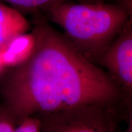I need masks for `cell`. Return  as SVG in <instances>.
Listing matches in <instances>:
<instances>
[{
  "mask_svg": "<svg viewBox=\"0 0 132 132\" xmlns=\"http://www.w3.org/2000/svg\"><path fill=\"white\" fill-rule=\"evenodd\" d=\"M32 32L34 53L15 67L2 89L4 107L16 122L79 105L114 103L121 97V90L108 74L67 37L41 21Z\"/></svg>",
  "mask_w": 132,
  "mask_h": 132,
  "instance_id": "6da1fadb",
  "label": "cell"
},
{
  "mask_svg": "<svg viewBox=\"0 0 132 132\" xmlns=\"http://www.w3.org/2000/svg\"><path fill=\"white\" fill-rule=\"evenodd\" d=\"M53 22L90 62L98 61L106 50L131 19L118 5L82 4L65 1L48 10Z\"/></svg>",
  "mask_w": 132,
  "mask_h": 132,
  "instance_id": "7a4b0ae2",
  "label": "cell"
},
{
  "mask_svg": "<svg viewBox=\"0 0 132 132\" xmlns=\"http://www.w3.org/2000/svg\"><path fill=\"white\" fill-rule=\"evenodd\" d=\"M115 103L86 104L36 115L40 119V132H116Z\"/></svg>",
  "mask_w": 132,
  "mask_h": 132,
  "instance_id": "3957f363",
  "label": "cell"
},
{
  "mask_svg": "<svg viewBox=\"0 0 132 132\" xmlns=\"http://www.w3.org/2000/svg\"><path fill=\"white\" fill-rule=\"evenodd\" d=\"M132 20H128L98 62L109 72V76L122 93L128 97L132 90Z\"/></svg>",
  "mask_w": 132,
  "mask_h": 132,
  "instance_id": "277c9868",
  "label": "cell"
},
{
  "mask_svg": "<svg viewBox=\"0 0 132 132\" xmlns=\"http://www.w3.org/2000/svg\"><path fill=\"white\" fill-rule=\"evenodd\" d=\"M36 47L34 34L24 33L16 36L0 49V54L6 68L21 65L30 58Z\"/></svg>",
  "mask_w": 132,
  "mask_h": 132,
  "instance_id": "5b68a950",
  "label": "cell"
},
{
  "mask_svg": "<svg viewBox=\"0 0 132 132\" xmlns=\"http://www.w3.org/2000/svg\"><path fill=\"white\" fill-rule=\"evenodd\" d=\"M29 28V21L20 12L0 3V49Z\"/></svg>",
  "mask_w": 132,
  "mask_h": 132,
  "instance_id": "8992f818",
  "label": "cell"
},
{
  "mask_svg": "<svg viewBox=\"0 0 132 132\" xmlns=\"http://www.w3.org/2000/svg\"><path fill=\"white\" fill-rule=\"evenodd\" d=\"M19 12H33L39 10H48L69 0H3Z\"/></svg>",
  "mask_w": 132,
  "mask_h": 132,
  "instance_id": "52a82bcc",
  "label": "cell"
},
{
  "mask_svg": "<svg viewBox=\"0 0 132 132\" xmlns=\"http://www.w3.org/2000/svg\"><path fill=\"white\" fill-rule=\"evenodd\" d=\"M41 122L37 116L34 115L23 119L14 132H40Z\"/></svg>",
  "mask_w": 132,
  "mask_h": 132,
  "instance_id": "ba28073f",
  "label": "cell"
},
{
  "mask_svg": "<svg viewBox=\"0 0 132 132\" xmlns=\"http://www.w3.org/2000/svg\"><path fill=\"white\" fill-rule=\"evenodd\" d=\"M16 120L6 108L0 109V132H14Z\"/></svg>",
  "mask_w": 132,
  "mask_h": 132,
  "instance_id": "9c48e42d",
  "label": "cell"
},
{
  "mask_svg": "<svg viewBox=\"0 0 132 132\" xmlns=\"http://www.w3.org/2000/svg\"><path fill=\"white\" fill-rule=\"evenodd\" d=\"M119 2L118 6L123 8L128 13V15L132 16V0H117Z\"/></svg>",
  "mask_w": 132,
  "mask_h": 132,
  "instance_id": "30bf717a",
  "label": "cell"
},
{
  "mask_svg": "<svg viewBox=\"0 0 132 132\" xmlns=\"http://www.w3.org/2000/svg\"><path fill=\"white\" fill-rule=\"evenodd\" d=\"M123 132H132V118L131 114L130 116V118L128 120V125L127 129L125 130Z\"/></svg>",
  "mask_w": 132,
  "mask_h": 132,
  "instance_id": "8fae6325",
  "label": "cell"
},
{
  "mask_svg": "<svg viewBox=\"0 0 132 132\" xmlns=\"http://www.w3.org/2000/svg\"><path fill=\"white\" fill-rule=\"evenodd\" d=\"M6 69V66L4 65V63H3L2 59H1V54H0V75L1 73H3L5 69Z\"/></svg>",
  "mask_w": 132,
  "mask_h": 132,
  "instance_id": "7c38bea8",
  "label": "cell"
}]
</instances>
